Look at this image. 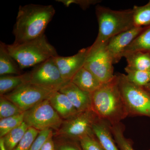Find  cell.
I'll return each instance as SVG.
<instances>
[{
  "label": "cell",
  "instance_id": "obj_1",
  "mask_svg": "<svg viewBox=\"0 0 150 150\" xmlns=\"http://www.w3.org/2000/svg\"><path fill=\"white\" fill-rule=\"evenodd\" d=\"M56 13L51 5L29 4L20 6L13 34L14 44L33 40L45 34L47 25Z\"/></svg>",
  "mask_w": 150,
  "mask_h": 150
},
{
  "label": "cell",
  "instance_id": "obj_2",
  "mask_svg": "<svg viewBox=\"0 0 150 150\" xmlns=\"http://www.w3.org/2000/svg\"><path fill=\"white\" fill-rule=\"evenodd\" d=\"M91 95L92 110L98 118L111 126L121 123L129 116L119 88L117 74Z\"/></svg>",
  "mask_w": 150,
  "mask_h": 150
},
{
  "label": "cell",
  "instance_id": "obj_3",
  "mask_svg": "<svg viewBox=\"0 0 150 150\" xmlns=\"http://www.w3.org/2000/svg\"><path fill=\"white\" fill-rule=\"evenodd\" d=\"M96 14L98 21V34L90 48L95 49L110 38L134 27L133 10L115 11L98 5Z\"/></svg>",
  "mask_w": 150,
  "mask_h": 150
},
{
  "label": "cell",
  "instance_id": "obj_4",
  "mask_svg": "<svg viewBox=\"0 0 150 150\" xmlns=\"http://www.w3.org/2000/svg\"><path fill=\"white\" fill-rule=\"evenodd\" d=\"M7 48L22 70L35 67L59 56L56 48L49 43L45 34L20 44L7 45Z\"/></svg>",
  "mask_w": 150,
  "mask_h": 150
},
{
  "label": "cell",
  "instance_id": "obj_5",
  "mask_svg": "<svg viewBox=\"0 0 150 150\" xmlns=\"http://www.w3.org/2000/svg\"><path fill=\"white\" fill-rule=\"evenodd\" d=\"M118 85L129 115L150 118V93L144 87L131 83L126 74L118 73Z\"/></svg>",
  "mask_w": 150,
  "mask_h": 150
},
{
  "label": "cell",
  "instance_id": "obj_6",
  "mask_svg": "<svg viewBox=\"0 0 150 150\" xmlns=\"http://www.w3.org/2000/svg\"><path fill=\"white\" fill-rule=\"evenodd\" d=\"M63 121L48 99L24 112L25 123L28 127L34 128L39 131L47 129L58 131Z\"/></svg>",
  "mask_w": 150,
  "mask_h": 150
},
{
  "label": "cell",
  "instance_id": "obj_7",
  "mask_svg": "<svg viewBox=\"0 0 150 150\" xmlns=\"http://www.w3.org/2000/svg\"><path fill=\"white\" fill-rule=\"evenodd\" d=\"M98 118L92 110L78 112L67 120H64L58 131L57 136L79 142L85 136L92 133V126Z\"/></svg>",
  "mask_w": 150,
  "mask_h": 150
},
{
  "label": "cell",
  "instance_id": "obj_8",
  "mask_svg": "<svg viewBox=\"0 0 150 150\" xmlns=\"http://www.w3.org/2000/svg\"><path fill=\"white\" fill-rule=\"evenodd\" d=\"M29 82L56 91H59L67 82L62 78L54 57L34 67L29 72Z\"/></svg>",
  "mask_w": 150,
  "mask_h": 150
},
{
  "label": "cell",
  "instance_id": "obj_9",
  "mask_svg": "<svg viewBox=\"0 0 150 150\" xmlns=\"http://www.w3.org/2000/svg\"><path fill=\"white\" fill-rule=\"evenodd\" d=\"M106 43L97 49H91L89 47L83 66L102 84L110 81L115 76L113 61L106 49Z\"/></svg>",
  "mask_w": 150,
  "mask_h": 150
},
{
  "label": "cell",
  "instance_id": "obj_10",
  "mask_svg": "<svg viewBox=\"0 0 150 150\" xmlns=\"http://www.w3.org/2000/svg\"><path fill=\"white\" fill-rule=\"evenodd\" d=\"M54 92L28 82L3 96L25 112L38 103L48 99Z\"/></svg>",
  "mask_w": 150,
  "mask_h": 150
},
{
  "label": "cell",
  "instance_id": "obj_11",
  "mask_svg": "<svg viewBox=\"0 0 150 150\" xmlns=\"http://www.w3.org/2000/svg\"><path fill=\"white\" fill-rule=\"evenodd\" d=\"M146 27H134L110 38L106 43V48L113 61L118 63L124 50Z\"/></svg>",
  "mask_w": 150,
  "mask_h": 150
},
{
  "label": "cell",
  "instance_id": "obj_12",
  "mask_svg": "<svg viewBox=\"0 0 150 150\" xmlns=\"http://www.w3.org/2000/svg\"><path fill=\"white\" fill-rule=\"evenodd\" d=\"M89 47L81 49L72 56L54 57V60L62 78L66 82L71 81L74 76L83 67L88 54Z\"/></svg>",
  "mask_w": 150,
  "mask_h": 150
},
{
  "label": "cell",
  "instance_id": "obj_13",
  "mask_svg": "<svg viewBox=\"0 0 150 150\" xmlns=\"http://www.w3.org/2000/svg\"><path fill=\"white\" fill-rule=\"evenodd\" d=\"M59 91L66 95L79 112L92 110L91 95L81 90L69 81Z\"/></svg>",
  "mask_w": 150,
  "mask_h": 150
},
{
  "label": "cell",
  "instance_id": "obj_14",
  "mask_svg": "<svg viewBox=\"0 0 150 150\" xmlns=\"http://www.w3.org/2000/svg\"><path fill=\"white\" fill-rule=\"evenodd\" d=\"M92 131L105 150H120L112 136L110 123L98 118L93 125Z\"/></svg>",
  "mask_w": 150,
  "mask_h": 150
},
{
  "label": "cell",
  "instance_id": "obj_15",
  "mask_svg": "<svg viewBox=\"0 0 150 150\" xmlns=\"http://www.w3.org/2000/svg\"><path fill=\"white\" fill-rule=\"evenodd\" d=\"M48 99L63 120L73 117L79 112L68 97L60 91L54 92Z\"/></svg>",
  "mask_w": 150,
  "mask_h": 150
},
{
  "label": "cell",
  "instance_id": "obj_16",
  "mask_svg": "<svg viewBox=\"0 0 150 150\" xmlns=\"http://www.w3.org/2000/svg\"><path fill=\"white\" fill-rule=\"evenodd\" d=\"M71 81L82 90L90 93L95 91L102 84L89 71L84 67L76 73Z\"/></svg>",
  "mask_w": 150,
  "mask_h": 150
},
{
  "label": "cell",
  "instance_id": "obj_17",
  "mask_svg": "<svg viewBox=\"0 0 150 150\" xmlns=\"http://www.w3.org/2000/svg\"><path fill=\"white\" fill-rule=\"evenodd\" d=\"M22 69L9 53L7 45L0 43V75L22 74Z\"/></svg>",
  "mask_w": 150,
  "mask_h": 150
},
{
  "label": "cell",
  "instance_id": "obj_18",
  "mask_svg": "<svg viewBox=\"0 0 150 150\" xmlns=\"http://www.w3.org/2000/svg\"><path fill=\"white\" fill-rule=\"evenodd\" d=\"M29 82V72L21 75H6L0 77L1 96L10 93Z\"/></svg>",
  "mask_w": 150,
  "mask_h": 150
},
{
  "label": "cell",
  "instance_id": "obj_19",
  "mask_svg": "<svg viewBox=\"0 0 150 150\" xmlns=\"http://www.w3.org/2000/svg\"><path fill=\"white\" fill-rule=\"evenodd\" d=\"M127 62L126 68L137 71H150V53L139 52L123 55Z\"/></svg>",
  "mask_w": 150,
  "mask_h": 150
},
{
  "label": "cell",
  "instance_id": "obj_20",
  "mask_svg": "<svg viewBox=\"0 0 150 150\" xmlns=\"http://www.w3.org/2000/svg\"><path fill=\"white\" fill-rule=\"evenodd\" d=\"M139 51L150 53V25L146 27L125 49L122 56L123 57L125 54Z\"/></svg>",
  "mask_w": 150,
  "mask_h": 150
},
{
  "label": "cell",
  "instance_id": "obj_21",
  "mask_svg": "<svg viewBox=\"0 0 150 150\" xmlns=\"http://www.w3.org/2000/svg\"><path fill=\"white\" fill-rule=\"evenodd\" d=\"M29 128L24 122L10 131L2 138L6 150H13L18 144Z\"/></svg>",
  "mask_w": 150,
  "mask_h": 150
},
{
  "label": "cell",
  "instance_id": "obj_22",
  "mask_svg": "<svg viewBox=\"0 0 150 150\" xmlns=\"http://www.w3.org/2000/svg\"><path fill=\"white\" fill-rule=\"evenodd\" d=\"M134 27H147L150 25V1L142 6H134L132 9Z\"/></svg>",
  "mask_w": 150,
  "mask_h": 150
},
{
  "label": "cell",
  "instance_id": "obj_23",
  "mask_svg": "<svg viewBox=\"0 0 150 150\" xmlns=\"http://www.w3.org/2000/svg\"><path fill=\"white\" fill-rule=\"evenodd\" d=\"M126 77L131 82L138 86L145 87L150 82V71H137L125 68Z\"/></svg>",
  "mask_w": 150,
  "mask_h": 150
},
{
  "label": "cell",
  "instance_id": "obj_24",
  "mask_svg": "<svg viewBox=\"0 0 150 150\" xmlns=\"http://www.w3.org/2000/svg\"><path fill=\"white\" fill-rule=\"evenodd\" d=\"M24 112L19 115L1 119L0 120V137L2 138L10 131L24 122Z\"/></svg>",
  "mask_w": 150,
  "mask_h": 150
},
{
  "label": "cell",
  "instance_id": "obj_25",
  "mask_svg": "<svg viewBox=\"0 0 150 150\" xmlns=\"http://www.w3.org/2000/svg\"><path fill=\"white\" fill-rule=\"evenodd\" d=\"M124 128L121 123L111 126L112 136L120 150H135L131 142L124 135Z\"/></svg>",
  "mask_w": 150,
  "mask_h": 150
},
{
  "label": "cell",
  "instance_id": "obj_26",
  "mask_svg": "<svg viewBox=\"0 0 150 150\" xmlns=\"http://www.w3.org/2000/svg\"><path fill=\"white\" fill-rule=\"evenodd\" d=\"M16 105L2 96L0 98V119L15 116L23 113Z\"/></svg>",
  "mask_w": 150,
  "mask_h": 150
},
{
  "label": "cell",
  "instance_id": "obj_27",
  "mask_svg": "<svg viewBox=\"0 0 150 150\" xmlns=\"http://www.w3.org/2000/svg\"><path fill=\"white\" fill-rule=\"evenodd\" d=\"M39 131L29 127L22 139L13 150H30Z\"/></svg>",
  "mask_w": 150,
  "mask_h": 150
},
{
  "label": "cell",
  "instance_id": "obj_28",
  "mask_svg": "<svg viewBox=\"0 0 150 150\" xmlns=\"http://www.w3.org/2000/svg\"><path fill=\"white\" fill-rule=\"evenodd\" d=\"M79 142L83 150H105L93 132L85 136Z\"/></svg>",
  "mask_w": 150,
  "mask_h": 150
},
{
  "label": "cell",
  "instance_id": "obj_29",
  "mask_svg": "<svg viewBox=\"0 0 150 150\" xmlns=\"http://www.w3.org/2000/svg\"><path fill=\"white\" fill-rule=\"evenodd\" d=\"M56 150H83L79 142L60 138L55 142Z\"/></svg>",
  "mask_w": 150,
  "mask_h": 150
},
{
  "label": "cell",
  "instance_id": "obj_30",
  "mask_svg": "<svg viewBox=\"0 0 150 150\" xmlns=\"http://www.w3.org/2000/svg\"><path fill=\"white\" fill-rule=\"evenodd\" d=\"M53 135L52 129H47L39 131L37 138L33 142L30 150H40L46 140Z\"/></svg>",
  "mask_w": 150,
  "mask_h": 150
},
{
  "label": "cell",
  "instance_id": "obj_31",
  "mask_svg": "<svg viewBox=\"0 0 150 150\" xmlns=\"http://www.w3.org/2000/svg\"><path fill=\"white\" fill-rule=\"evenodd\" d=\"M56 1L62 3L67 7L69 6L72 4H76L83 9H86L92 5L96 4L99 2V1L96 0H56Z\"/></svg>",
  "mask_w": 150,
  "mask_h": 150
},
{
  "label": "cell",
  "instance_id": "obj_32",
  "mask_svg": "<svg viewBox=\"0 0 150 150\" xmlns=\"http://www.w3.org/2000/svg\"><path fill=\"white\" fill-rule=\"evenodd\" d=\"M53 135L49 137L42 145L40 150H56L55 142L53 140Z\"/></svg>",
  "mask_w": 150,
  "mask_h": 150
},
{
  "label": "cell",
  "instance_id": "obj_33",
  "mask_svg": "<svg viewBox=\"0 0 150 150\" xmlns=\"http://www.w3.org/2000/svg\"><path fill=\"white\" fill-rule=\"evenodd\" d=\"M0 150H6L5 147L4 141H3L2 139H0Z\"/></svg>",
  "mask_w": 150,
  "mask_h": 150
},
{
  "label": "cell",
  "instance_id": "obj_34",
  "mask_svg": "<svg viewBox=\"0 0 150 150\" xmlns=\"http://www.w3.org/2000/svg\"><path fill=\"white\" fill-rule=\"evenodd\" d=\"M144 88L146 89V90L147 91H148L150 93V82L146 86H145Z\"/></svg>",
  "mask_w": 150,
  "mask_h": 150
},
{
  "label": "cell",
  "instance_id": "obj_35",
  "mask_svg": "<svg viewBox=\"0 0 150 150\" xmlns=\"http://www.w3.org/2000/svg\"><path fill=\"white\" fill-rule=\"evenodd\" d=\"M149 150H150V149H149Z\"/></svg>",
  "mask_w": 150,
  "mask_h": 150
}]
</instances>
